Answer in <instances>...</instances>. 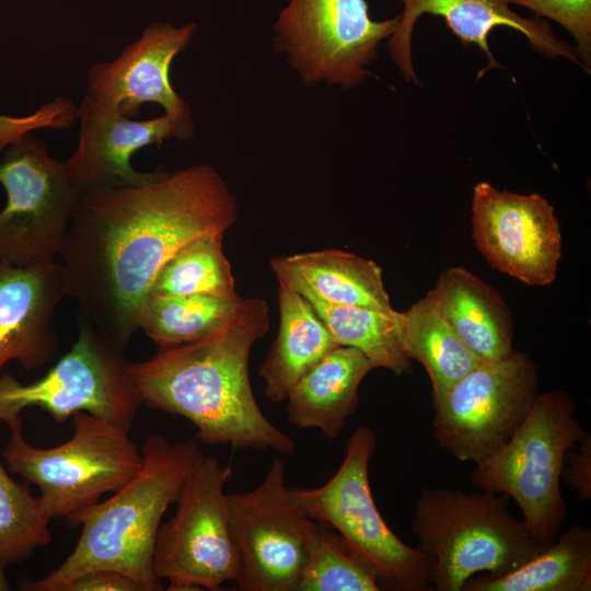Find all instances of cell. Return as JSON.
<instances>
[{
  "mask_svg": "<svg viewBox=\"0 0 591 591\" xmlns=\"http://www.w3.org/2000/svg\"><path fill=\"white\" fill-rule=\"evenodd\" d=\"M237 215L234 195L206 164L163 171L141 185L86 189L60 254L67 297L108 344L124 351L164 263L198 236L225 233Z\"/></svg>",
  "mask_w": 591,
  "mask_h": 591,
  "instance_id": "1",
  "label": "cell"
},
{
  "mask_svg": "<svg viewBox=\"0 0 591 591\" xmlns=\"http://www.w3.org/2000/svg\"><path fill=\"white\" fill-rule=\"evenodd\" d=\"M268 327L266 301L245 298L212 334L130 363L141 404L188 419L206 444L292 452L294 441L263 414L248 378L252 347Z\"/></svg>",
  "mask_w": 591,
  "mask_h": 591,
  "instance_id": "2",
  "label": "cell"
},
{
  "mask_svg": "<svg viewBox=\"0 0 591 591\" xmlns=\"http://www.w3.org/2000/svg\"><path fill=\"white\" fill-rule=\"evenodd\" d=\"M141 454V467L129 482L79 515L82 531L69 556L40 579H21L19 589L62 591L78 576L96 569L121 572L141 591L163 589L152 568L157 534L165 511L204 453L195 437L173 444L153 433Z\"/></svg>",
  "mask_w": 591,
  "mask_h": 591,
  "instance_id": "3",
  "label": "cell"
},
{
  "mask_svg": "<svg viewBox=\"0 0 591 591\" xmlns=\"http://www.w3.org/2000/svg\"><path fill=\"white\" fill-rule=\"evenodd\" d=\"M508 501L503 494L482 489L421 490L412 530L432 558V589L462 591L477 573H507L545 548L509 510Z\"/></svg>",
  "mask_w": 591,
  "mask_h": 591,
  "instance_id": "4",
  "label": "cell"
},
{
  "mask_svg": "<svg viewBox=\"0 0 591 591\" xmlns=\"http://www.w3.org/2000/svg\"><path fill=\"white\" fill-rule=\"evenodd\" d=\"M575 409L567 392L537 393L510 440L476 463L470 476L474 487L513 499L531 536L545 547L567 515L560 490L565 456L587 432Z\"/></svg>",
  "mask_w": 591,
  "mask_h": 591,
  "instance_id": "5",
  "label": "cell"
},
{
  "mask_svg": "<svg viewBox=\"0 0 591 591\" xmlns=\"http://www.w3.org/2000/svg\"><path fill=\"white\" fill-rule=\"evenodd\" d=\"M73 434L62 444L37 448L22 430L2 450L10 472L36 485L47 515L78 528V518L129 482L142 464L141 450L125 425L85 412L72 416Z\"/></svg>",
  "mask_w": 591,
  "mask_h": 591,
  "instance_id": "6",
  "label": "cell"
},
{
  "mask_svg": "<svg viewBox=\"0 0 591 591\" xmlns=\"http://www.w3.org/2000/svg\"><path fill=\"white\" fill-rule=\"evenodd\" d=\"M375 450L374 432L360 426L347 441L340 466L324 485L290 487V491L310 519L339 533L381 589L432 590V558L420 547L398 538L375 505L369 482V465Z\"/></svg>",
  "mask_w": 591,
  "mask_h": 591,
  "instance_id": "7",
  "label": "cell"
},
{
  "mask_svg": "<svg viewBox=\"0 0 591 591\" xmlns=\"http://www.w3.org/2000/svg\"><path fill=\"white\" fill-rule=\"evenodd\" d=\"M79 334L71 349L40 379L23 384L0 376V420L22 430L20 413L40 407L56 422L85 412L130 428L141 404L124 351L108 344L78 314Z\"/></svg>",
  "mask_w": 591,
  "mask_h": 591,
  "instance_id": "8",
  "label": "cell"
},
{
  "mask_svg": "<svg viewBox=\"0 0 591 591\" xmlns=\"http://www.w3.org/2000/svg\"><path fill=\"white\" fill-rule=\"evenodd\" d=\"M232 474L230 463L204 454L181 487L176 512L161 524L152 557L153 573L169 582L167 590L218 591L237 579L225 493Z\"/></svg>",
  "mask_w": 591,
  "mask_h": 591,
  "instance_id": "9",
  "label": "cell"
},
{
  "mask_svg": "<svg viewBox=\"0 0 591 591\" xmlns=\"http://www.w3.org/2000/svg\"><path fill=\"white\" fill-rule=\"evenodd\" d=\"M0 263L28 265L56 259L83 193L66 162L43 139L26 132L2 152Z\"/></svg>",
  "mask_w": 591,
  "mask_h": 591,
  "instance_id": "10",
  "label": "cell"
},
{
  "mask_svg": "<svg viewBox=\"0 0 591 591\" xmlns=\"http://www.w3.org/2000/svg\"><path fill=\"white\" fill-rule=\"evenodd\" d=\"M398 22L399 14L372 20L366 0H290L274 25V46L303 84L350 89L371 76L367 67Z\"/></svg>",
  "mask_w": 591,
  "mask_h": 591,
  "instance_id": "11",
  "label": "cell"
},
{
  "mask_svg": "<svg viewBox=\"0 0 591 591\" xmlns=\"http://www.w3.org/2000/svg\"><path fill=\"white\" fill-rule=\"evenodd\" d=\"M537 387L536 364L524 352L482 362L433 405L438 445L461 462L485 460L521 426Z\"/></svg>",
  "mask_w": 591,
  "mask_h": 591,
  "instance_id": "12",
  "label": "cell"
},
{
  "mask_svg": "<svg viewBox=\"0 0 591 591\" xmlns=\"http://www.w3.org/2000/svg\"><path fill=\"white\" fill-rule=\"evenodd\" d=\"M228 515L240 559V591H297L314 520L294 500L276 457L252 490L228 494Z\"/></svg>",
  "mask_w": 591,
  "mask_h": 591,
  "instance_id": "13",
  "label": "cell"
},
{
  "mask_svg": "<svg viewBox=\"0 0 591 591\" xmlns=\"http://www.w3.org/2000/svg\"><path fill=\"white\" fill-rule=\"evenodd\" d=\"M472 233L496 270L531 287L552 285L561 259V230L554 207L540 194L474 186Z\"/></svg>",
  "mask_w": 591,
  "mask_h": 591,
  "instance_id": "14",
  "label": "cell"
},
{
  "mask_svg": "<svg viewBox=\"0 0 591 591\" xmlns=\"http://www.w3.org/2000/svg\"><path fill=\"white\" fill-rule=\"evenodd\" d=\"M196 26L195 22L179 27L166 22L150 24L117 58L90 67L85 94L129 118L139 114L142 104H159L178 125L184 140H189L194 136L192 109L173 89L170 68L190 43Z\"/></svg>",
  "mask_w": 591,
  "mask_h": 591,
  "instance_id": "15",
  "label": "cell"
},
{
  "mask_svg": "<svg viewBox=\"0 0 591 591\" xmlns=\"http://www.w3.org/2000/svg\"><path fill=\"white\" fill-rule=\"evenodd\" d=\"M78 147L66 161L68 171L82 190L123 185H141L164 170L138 172L131 155L166 139L184 140L178 125L166 114L148 120L123 115L115 106L85 94L78 105Z\"/></svg>",
  "mask_w": 591,
  "mask_h": 591,
  "instance_id": "16",
  "label": "cell"
},
{
  "mask_svg": "<svg viewBox=\"0 0 591 591\" xmlns=\"http://www.w3.org/2000/svg\"><path fill=\"white\" fill-rule=\"evenodd\" d=\"M404 9L396 31L389 37L391 57L407 83L419 85L412 57V37L419 16L428 13L441 16L464 47L472 44L486 55L487 70L500 68L488 45V36L497 26H507L526 37L533 50L548 58H566L580 68L575 48L559 39L551 25L541 19L517 14L507 0H398Z\"/></svg>",
  "mask_w": 591,
  "mask_h": 591,
  "instance_id": "17",
  "label": "cell"
},
{
  "mask_svg": "<svg viewBox=\"0 0 591 591\" xmlns=\"http://www.w3.org/2000/svg\"><path fill=\"white\" fill-rule=\"evenodd\" d=\"M65 297L61 262L0 263V372L12 360L32 370L54 359L59 350L54 316Z\"/></svg>",
  "mask_w": 591,
  "mask_h": 591,
  "instance_id": "18",
  "label": "cell"
},
{
  "mask_svg": "<svg viewBox=\"0 0 591 591\" xmlns=\"http://www.w3.org/2000/svg\"><path fill=\"white\" fill-rule=\"evenodd\" d=\"M279 285L336 305L393 310L381 266L354 253L323 250L270 259Z\"/></svg>",
  "mask_w": 591,
  "mask_h": 591,
  "instance_id": "19",
  "label": "cell"
},
{
  "mask_svg": "<svg viewBox=\"0 0 591 591\" xmlns=\"http://www.w3.org/2000/svg\"><path fill=\"white\" fill-rule=\"evenodd\" d=\"M463 343L483 361L513 352V323L500 294L462 266L444 269L427 293Z\"/></svg>",
  "mask_w": 591,
  "mask_h": 591,
  "instance_id": "20",
  "label": "cell"
},
{
  "mask_svg": "<svg viewBox=\"0 0 591 591\" xmlns=\"http://www.w3.org/2000/svg\"><path fill=\"white\" fill-rule=\"evenodd\" d=\"M372 369L360 350L336 347L289 392L288 421L302 429H318L327 439L335 440L357 410L359 386Z\"/></svg>",
  "mask_w": 591,
  "mask_h": 591,
  "instance_id": "21",
  "label": "cell"
},
{
  "mask_svg": "<svg viewBox=\"0 0 591 591\" xmlns=\"http://www.w3.org/2000/svg\"><path fill=\"white\" fill-rule=\"evenodd\" d=\"M278 306V334L258 368L265 396L273 403L286 401L300 378L340 346L300 292L279 285Z\"/></svg>",
  "mask_w": 591,
  "mask_h": 591,
  "instance_id": "22",
  "label": "cell"
},
{
  "mask_svg": "<svg viewBox=\"0 0 591 591\" xmlns=\"http://www.w3.org/2000/svg\"><path fill=\"white\" fill-rule=\"evenodd\" d=\"M591 530L572 523L556 540L518 568L500 575L483 573L462 591H590Z\"/></svg>",
  "mask_w": 591,
  "mask_h": 591,
  "instance_id": "23",
  "label": "cell"
},
{
  "mask_svg": "<svg viewBox=\"0 0 591 591\" xmlns=\"http://www.w3.org/2000/svg\"><path fill=\"white\" fill-rule=\"evenodd\" d=\"M399 341L408 359L426 369L433 405L484 362L463 343L428 294L399 312Z\"/></svg>",
  "mask_w": 591,
  "mask_h": 591,
  "instance_id": "24",
  "label": "cell"
},
{
  "mask_svg": "<svg viewBox=\"0 0 591 591\" xmlns=\"http://www.w3.org/2000/svg\"><path fill=\"white\" fill-rule=\"evenodd\" d=\"M242 300L237 293L227 297L149 293L139 310L138 327L159 349L194 343L223 326Z\"/></svg>",
  "mask_w": 591,
  "mask_h": 591,
  "instance_id": "25",
  "label": "cell"
},
{
  "mask_svg": "<svg viewBox=\"0 0 591 591\" xmlns=\"http://www.w3.org/2000/svg\"><path fill=\"white\" fill-rule=\"evenodd\" d=\"M306 299L338 345L360 350L373 369H387L397 375L412 371L410 359L399 341L398 311L336 305Z\"/></svg>",
  "mask_w": 591,
  "mask_h": 591,
  "instance_id": "26",
  "label": "cell"
},
{
  "mask_svg": "<svg viewBox=\"0 0 591 591\" xmlns=\"http://www.w3.org/2000/svg\"><path fill=\"white\" fill-rule=\"evenodd\" d=\"M224 234H206L184 244L161 267L149 293L236 294L234 276L222 247Z\"/></svg>",
  "mask_w": 591,
  "mask_h": 591,
  "instance_id": "27",
  "label": "cell"
},
{
  "mask_svg": "<svg viewBox=\"0 0 591 591\" xmlns=\"http://www.w3.org/2000/svg\"><path fill=\"white\" fill-rule=\"evenodd\" d=\"M375 578L350 553L343 537L314 521L297 591H380Z\"/></svg>",
  "mask_w": 591,
  "mask_h": 591,
  "instance_id": "28",
  "label": "cell"
},
{
  "mask_svg": "<svg viewBox=\"0 0 591 591\" xmlns=\"http://www.w3.org/2000/svg\"><path fill=\"white\" fill-rule=\"evenodd\" d=\"M50 521L39 497L13 480L0 462V568L21 563L48 545Z\"/></svg>",
  "mask_w": 591,
  "mask_h": 591,
  "instance_id": "29",
  "label": "cell"
},
{
  "mask_svg": "<svg viewBox=\"0 0 591 591\" xmlns=\"http://www.w3.org/2000/svg\"><path fill=\"white\" fill-rule=\"evenodd\" d=\"M531 10L536 18L560 24L576 40L575 51L583 70L591 67V0H507Z\"/></svg>",
  "mask_w": 591,
  "mask_h": 591,
  "instance_id": "30",
  "label": "cell"
},
{
  "mask_svg": "<svg viewBox=\"0 0 591 591\" xmlns=\"http://www.w3.org/2000/svg\"><path fill=\"white\" fill-rule=\"evenodd\" d=\"M564 483L576 491L578 499H591V436L586 432L566 456L561 473Z\"/></svg>",
  "mask_w": 591,
  "mask_h": 591,
  "instance_id": "31",
  "label": "cell"
},
{
  "mask_svg": "<svg viewBox=\"0 0 591 591\" xmlns=\"http://www.w3.org/2000/svg\"><path fill=\"white\" fill-rule=\"evenodd\" d=\"M62 591H141V588L121 572L96 569L78 576Z\"/></svg>",
  "mask_w": 591,
  "mask_h": 591,
  "instance_id": "32",
  "label": "cell"
},
{
  "mask_svg": "<svg viewBox=\"0 0 591 591\" xmlns=\"http://www.w3.org/2000/svg\"><path fill=\"white\" fill-rule=\"evenodd\" d=\"M19 130V118L0 115V137L14 135Z\"/></svg>",
  "mask_w": 591,
  "mask_h": 591,
  "instance_id": "33",
  "label": "cell"
},
{
  "mask_svg": "<svg viewBox=\"0 0 591 591\" xmlns=\"http://www.w3.org/2000/svg\"><path fill=\"white\" fill-rule=\"evenodd\" d=\"M5 568H0V591L9 590V581L4 572Z\"/></svg>",
  "mask_w": 591,
  "mask_h": 591,
  "instance_id": "34",
  "label": "cell"
},
{
  "mask_svg": "<svg viewBox=\"0 0 591 591\" xmlns=\"http://www.w3.org/2000/svg\"><path fill=\"white\" fill-rule=\"evenodd\" d=\"M0 152H1V149H0Z\"/></svg>",
  "mask_w": 591,
  "mask_h": 591,
  "instance_id": "35",
  "label": "cell"
}]
</instances>
